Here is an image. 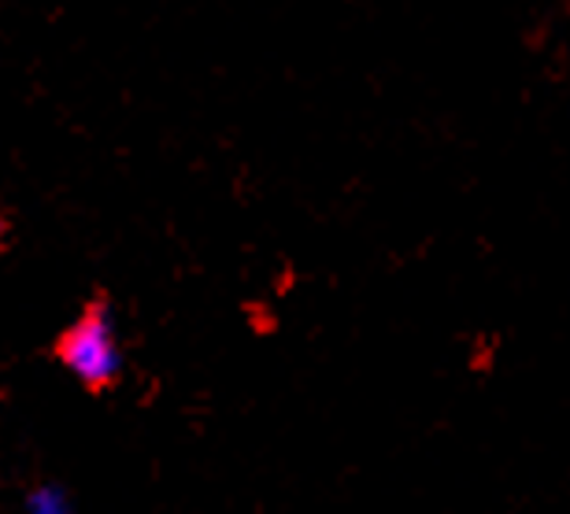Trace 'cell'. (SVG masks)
Masks as SVG:
<instances>
[{
  "instance_id": "cell-1",
  "label": "cell",
  "mask_w": 570,
  "mask_h": 514,
  "mask_svg": "<svg viewBox=\"0 0 570 514\" xmlns=\"http://www.w3.org/2000/svg\"><path fill=\"white\" fill-rule=\"evenodd\" d=\"M56 359H60L86 388H94V393L119 382L122 348L116 337V323H111V312L105 304L94 300L63 329V337L56 340Z\"/></svg>"
},
{
  "instance_id": "cell-2",
  "label": "cell",
  "mask_w": 570,
  "mask_h": 514,
  "mask_svg": "<svg viewBox=\"0 0 570 514\" xmlns=\"http://www.w3.org/2000/svg\"><path fill=\"white\" fill-rule=\"evenodd\" d=\"M27 514H71V500L63 496V488L41 485V488H33V493H30Z\"/></svg>"
},
{
  "instance_id": "cell-3",
  "label": "cell",
  "mask_w": 570,
  "mask_h": 514,
  "mask_svg": "<svg viewBox=\"0 0 570 514\" xmlns=\"http://www.w3.org/2000/svg\"><path fill=\"white\" fill-rule=\"evenodd\" d=\"M4 237H8V219L0 215V245H4Z\"/></svg>"
}]
</instances>
